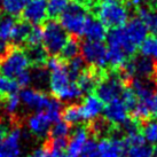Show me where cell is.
<instances>
[{
  "label": "cell",
  "instance_id": "obj_32",
  "mask_svg": "<svg viewBox=\"0 0 157 157\" xmlns=\"http://www.w3.org/2000/svg\"><path fill=\"white\" fill-rule=\"evenodd\" d=\"M142 136L149 144H157V119L148 121L142 127Z\"/></svg>",
  "mask_w": 157,
  "mask_h": 157
},
{
  "label": "cell",
  "instance_id": "obj_25",
  "mask_svg": "<svg viewBox=\"0 0 157 157\" xmlns=\"http://www.w3.org/2000/svg\"><path fill=\"white\" fill-rule=\"evenodd\" d=\"M62 118L69 125H78L83 122L82 110L78 105H70L62 110Z\"/></svg>",
  "mask_w": 157,
  "mask_h": 157
},
{
  "label": "cell",
  "instance_id": "obj_22",
  "mask_svg": "<svg viewBox=\"0 0 157 157\" xmlns=\"http://www.w3.org/2000/svg\"><path fill=\"white\" fill-rule=\"evenodd\" d=\"M30 23L25 22V21L15 22V25H14L13 31H12V36H10V40L15 45L25 44L26 38H28V36L30 33Z\"/></svg>",
  "mask_w": 157,
  "mask_h": 157
},
{
  "label": "cell",
  "instance_id": "obj_28",
  "mask_svg": "<svg viewBox=\"0 0 157 157\" xmlns=\"http://www.w3.org/2000/svg\"><path fill=\"white\" fill-rule=\"evenodd\" d=\"M124 155L126 157H154L153 147L147 142L125 147Z\"/></svg>",
  "mask_w": 157,
  "mask_h": 157
},
{
  "label": "cell",
  "instance_id": "obj_35",
  "mask_svg": "<svg viewBox=\"0 0 157 157\" xmlns=\"http://www.w3.org/2000/svg\"><path fill=\"white\" fill-rule=\"evenodd\" d=\"M21 103H22L21 98H20L17 93L9 94V95L5 96L4 99V109L8 115H14V113H17Z\"/></svg>",
  "mask_w": 157,
  "mask_h": 157
},
{
  "label": "cell",
  "instance_id": "obj_2",
  "mask_svg": "<svg viewBox=\"0 0 157 157\" xmlns=\"http://www.w3.org/2000/svg\"><path fill=\"white\" fill-rule=\"evenodd\" d=\"M48 86L55 99L64 102H75L83 95V92L80 91L77 83L70 78L64 63L49 71Z\"/></svg>",
  "mask_w": 157,
  "mask_h": 157
},
{
  "label": "cell",
  "instance_id": "obj_48",
  "mask_svg": "<svg viewBox=\"0 0 157 157\" xmlns=\"http://www.w3.org/2000/svg\"><path fill=\"white\" fill-rule=\"evenodd\" d=\"M148 1L153 5V6H156V7H157V0H148Z\"/></svg>",
  "mask_w": 157,
  "mask_h": 157
},
{
  "label": "cell",
  "instance_id": "obj_21",
  "mask_svg": "<svg viewBox=\"0 0 157 157\" xmlns=\"http://www.w3.org/2000/svg\"><path fill=\"white\" fill-rule=\"evenodd\" d=\"M140 54L157 62V35L147 36L146 39L139 46Z\"/></svg>",
  "mask_w": 157,
  "mask_h": 157
},
{
  "label": "cell",
  "instance_id": "obj_36",
  "mask_svg": "<svg viewBox=\"0 0 157 157\" xmlns=\"http://www.w3.org/2000/svg\"><path fill=\"white\" fill-rule=\"evenodd\" d=\"M62 110L63 109H62V105H61V102H60V100L52 99L45 111H46V113L48 115V117L51 118V121H52L53 124H54V123L61 121Z\"/></svg>",
  "mask_w": 157,
  "mask_h": 157
},
{
  "label": "cell",
  "instance_id": "obj_31",
  "mask_svg": "<svg viewBox=\"0 0 157 157\" xmlns=\"http://www.w3.org/2000/svg\"><path fill=\"white\" fill-rule=\"evenodd\" d=\"M18 88L20 86L15 79L0 74V95L7 96L9 94H14L18 91Z\"/></svg>",
  "mask_w": 157,
  "mask_h": 157
},
{
  "label": "cell",
  "instance_id": "obj_43",
  "mask_svg": "<svg viewBox=\"0 0 157 157\" xmlns=\"http://www.w3.org/2000/svg\"><path fill=\"white\" fill-rule=\"evenodd\" d=\"M123 128L124 131L126 132V134L128 133H133V132H138L139 131V122L135 121V119H127V122L123 125Z\"/></svg>",
  "mask_w": 157,
  "mask_h": 157
},
{
  "label": "cell",
  "instance_id": "obj_1",
  "mask_svg": "<svg viewBox=\"0 0 157 157\" xmlns=\"http://www.w3.org/2000/svg\"><path fill=\"white\" fill-rule=\"evenodd\" d=\"M105 38L108 43V64L113 69H122L128 59L134 55L138 47L128 39L123 26L111 29Z\"/></svg>",
  "mask_w": 157,
  "mask_h": 157
},
{
  "label": "cell",
  "instance_id": "obj_26",
  "mask_svg": "<svg viewBox=\"0 0 157 157\" xmlns=\"http://www.w3.org/2000/svg\"><path fill=\"white\" fill-rule=\"evenodd\" d=\"M47 54L48 53L46 52V49L43 45L32 46V47H29V49L26 51V55L30 60V63H32L36 67L45 66V63L48 59Z\"/></svg>",
  "mask_w": 157,
  "mask_h": 157
},
{
  "label": "cell",
  "instance_id": "obj_14",
  "mask_svg": "<svg viewBox=\"0 0 157 157\" xmlns=\"http://www.w3.org/2000/svg\"><path fill=\"white\" fill-rule=\"evenodd\" d=\"M53 125V122L48 117L45 110L36 111L33 115H31L28 118V128L30 133L37 136V138H45L49 134L51 127Z\"/></svg>",
  "mask_w": 157,
  "mask_h": 157
},
{
  "label": "cell",
  "instance_id": "obj_40",
  "mask_svg": "<svg viewBox=\"0 0 157 157\" xmlns=\"http://www.w3.org/2000/svg\"><path fill=\"white\" fill-rule=\"evenodd\" d=\"M79 157H100L99 150H98V144L95 140L90 139L87 141L86 146L84 147L83 151Z\"/></svg>",
  "mask_w": 157,
  "mask_h": 157
},
{
  "label": "cell",
  "instance_id": "obj_29",
  "mask_svg": "<svg viewBox=\"0 0 157 157\" xmlns=\"http://www.w3.org/2000/svg\"><path fill=\"white\" fill-rule=\"evenodd\" d=\"M67 70H68L70 78L75 82L86 70V62L84 61L82 56H76L69 60L68 64H67Z\"/></svg>",
  "mask_w": 157,
  "mask_h": 157
},
{
  "label": "cell",
  "instance_id": "obj_44",
  "mask_svg": "<svg viewBox=\"0 0 157 157\" xmlns=\"http://www.w3.org/2000/svg\"><path fill=\"white\" fill-rule=\"evenodd\" d=\"M29 157H49V150L46 146L40 147V148L36 149L33 153H31Z\"/></svg>",
  "mask_w": 157,
  "mask_h": 157
},
{
  "label": "cell",
  "instance_id": "obj_39",
  "mask_svg": "<svg viewBox=\"0 0 157 157\" xmlns=\"http://www.w3.org/2000/svg\"><path fill=\"white\" fill-rule=\"evenodd\" d=\"M68 141L63 138H51L47 144V147L49 151H66Z\"/></svg>",
  "mask_w": 157,
  "mask_h": 157
},
{
  "label": "cell",
  "instance_id": "obj_11",
  "mask_svg": "<svg viewBox=\"0 0 157 157\" xmlns=\"http://www.w3.org/2000/svg\"><path fill=\"white\" fill-rule=\"evenodd\" d=\"M23 132L20 127H14L8 132L2 144H0V157L20 156L22 150Z\"/></svg>",
  "mask_w": 157,
  "mask_h": 157
},
{
  "label": "cell",
  "instance_id": "obj_5",
  "mask_svg": "<svg viewBox=\"0 0 157 157\" xmlns=\"http://www.w3.org/2000/svg\"><path fill=\"white\" fill-rule=\"evenodd\" d=\"M30 67V60L26 52L18 47L8 49L0 59V74L15 79Z\"/></svg>",
  "mask_w": 157,
  "mask_h": 157
},
{
  "label": "cell",
  "instance_id": "obj_19",
  "mask_svg": "<svg viewBox=\"0 0 157 157\" xmlns=\"http://www.w3.org/2000/svg\"><path fill=\"white\" fill-rule=\"evenodd\" d=\"M107 28L98 18L88 16L83 32V36L86 38V40L103 41V39L107 37Z\"/></svg>",
  "mask_w": 157,
  "mask_h": 157
},
{
  "label": "cell",
  "instance_id": "obj_42",
  "mask_svg": "<svg viewBox=\"0 0 157 157\" xmlns=\"http://www.w3.org/2000/svg\"><path fill=\"white\" fill-rule=\"evenodd\" d=\"M92 128L94 130V131L98 133V134H103V133H105V132L109 130V123L107 122L105 119H95L94 121V124H93V126H92Z\"/></svg>",
  "mask_w": 157,
  "mask_h": 157
},
{
  "label": "cell",
  "instance_id": "obj_33",
  "mask_svg": "<svg viewBox=\"0 0 157 157\" xmlns=\"http://www.w3.org/2000/svg\"><path fill=\"white\" fill-rule=\"evenodd\" d=\"M70 134H71L70 125L64 121H59V122L54 123L52 127H51V131H49V136L51 138H63V139H67Z\"/></svg>",
  "mask_w": 157,
  "mask_h": 157
},
{
  "label": "cell",
  "instance_id": "obj_23",
  "mask_svg": "<svg viewBox=\"0 0 157 157\" xmlns=\"http://www.w3.org/2000/svg\"><path fill=\"white\" fill-rule=\"evenodd\" d=\"M29 0H1V8L9 16L16 17L23 13Z\"/></svg>",
  "mask_w": 157,
  "mask_h": 157
},
{
  "label": "cell",
  "instance_id": "obj_24",
  "mask_svg": "<svg viewBox=\"0 0 157 157\" xmlns=\"http://www.w3.org/2000/svg\"><path fill=\"white\" fill-rule=\"evenodd\" d=\"M138 17H140L154 35H157V10L146 7H138Z\"/></svg>",
  "mask_w": 157,
  "mask_h": 157
},
{
  "label": "cell",
  "instance_id": "obj_38",
  "mask_svg": "<svg viewBox=\"0 0 157 157\" xmlns=\"http://www.w3.org/2000/svg\"><path fill=\"white\" fill-rule=\"evenodd\" d=\"M121 100L123 101V103L126 105V108L128 111H131L135 107V105L138 103V96L135 95V93L133 92L131 87H127L123 90V93L121 95Z\"/></svg>",
  "mask_w": 157,
  "mask_h": 157
},
{
  "label": "cell",
  "instance_id": "obj_16",
  "mask_svg": "<svg viewBox=\"0 0 157 157\" xmlns=\"http://www.w3.org/2000/svg\"><path fill=\"white\" fill-rule=\"evenodd\" d=\"M100 157H122L125 151L124 140L117 136L102 138L96 141Z\"/></svg>",
  "mask_w": 157,
  "mask_h": 157
},
{
  "label": "cell",
  "instance_id": "obj_45",
  "mask_svg": "<svg viewBox=\"0 0 157 157\" xmlns=\"http://www.w3.org/2000/svg\"><path fill=\"white\" fill-rule=\"evenodd\" d=\"M9 132V124L5 122H0V144H2L5 138L7 136Z\"/></svg>",
  "mask_w": 157,
  "mask_h": 157
},
{
  "label": "cell",
  "instance_id": "obj_18",
  "mask_svg": "<svg viewBox=\"0 0 157 157\" xmlns=\"http://www.w3.org/2000/svg\"><path fill=\"white\" fill-rule=\"evenodd\" d=\"M88 140H90V132L86 127L78 126L77 128H75L67 144V153L71 157H79Z\"/></svg>",
  "mask_w": 157,
  "mask_h": 157
},
{
  "label": "cell",
  "instance_id": "obj_3",
  "mask_svg": "<svg viewBox=\"0 0 157 157\" xmlns=\"http://www.w3.org/2000/svg\"><path fill=\"white\" fill-rule=\"evenodd\" d=\"M98 20L105 28H122L130 20V10L122 0H101L96 6Z\"/></svg>",
  "mask_w": 157,
  "mask_h": 157
},
{
  "label": "cell",
  "instance_id": "obj_9",
  "mask_svg": "<svg viewBox=\"0 0 157 157\" xmlns=\"http://www.w3.org/2000/svg\"><path fill=\"white\" fill-rule=\"evenodd\" d=\"M123 79L118 75H109L99 79L95 86V95L103 103H109L121 98L124 90Z\"/></svg>",
  "mask_w": 157,
  "mask_h": 157
},
{
  "label": "cell",
  "instance_id": "obj_7",
  "mask_svg": "<svg viewBox=\"0 0 157 157\" xmlns=\"http://www.w3.org/2000/svg\"><path fill=\"white\" fill-rule=\"evenodd\" d=\"M80 53L86 64L102 70L108 66V48L102 41L85 40L80 45Z\"/></svg>",
  "mask_w": 157,
  "mask_h": 157
},
{
  "label": "cell",
  "instance_id": "obj_6",
  "mask_svg": "<svg viewBox=\"0 0 157 157\" xmlns=\"http://www.w3.org/2000/svg\"><path fill=\"white\" fill-rule=\"evenodd\" d=\"M68 40V33L55 20H49L43 28V46L48 54L56 55Z\"/></svg>",
  "mask_w": 157,
  "mask_h": 157
},
{
  "label": "cell",
  "instance_id": "obj_10",
  "mask_svg": "<svg viewBox=\"0 0 157 157\" xmlns=\"http://www.w3.org/2000/svg\"><path fill=\"white\" fill-rule=\"evenodd\" d=\"M20 98H21V102L25 107L36 111L46 110L52 100V98H49L44 92L29 87H24V90L20 94Z\"/></svg>",
  "mask_w": 157,
  "mask_h": 157
},
{
  "label": "cell",
  "instance_id": "obj_8",
  "mask_svg": "<svg viewBox=\"0 0 157 157\" xmlns=\"http://www.w3.org/2000/svg\"><path fill=\"white\" fill-rule=\"evenodd\" d=\"M119 71L122 72L119 75L122 79H130L133 77L146 79L155 74L156 66L153 60L140 55L127 61Z\"/></svg>",
  "mask_w": 157,
  "mask_h": 157
},
{
  "label": "cell",
  "instance_id": "obj_52",
  "mask_svg": "<svg viewBox=\"0 0 157 157\" xmlns=\"http://www.w3.org/2000/svg\"><path fill=\"white\" fill-rule=\"evenodd\" d=\"M100 1H101V0H100Z\"/></svg>",
  "mask_w": 157,
  "mask_h": 157
},
{
  "label": "cell",
  "instance_id": "obj_15",
  "mask_svg": "<svg viewBox=\"0 0 157 157\" xmlns=\"http://www.w3.org/2000/svg\"><path fill=\"white\" fill-rule=\"evenodd\" d=\"M79 107L82 110L83 119L87 122H94L95 119H98L105 109L103 102L95 94H92V93H88L84 98L83 102Z\"/></svg>",
  "mask_w": 157,
  "mask_h": 157
},
{
  "label": "cell",
  "instance_id": "obj_50",
  "mask_svg": "<svg viewBox=\"0 0 157 157\" xmlns=\"http://www.w3.org/2000/svg\"><path fill=\"white\" fill-rule=\"evenodd\" d=\"M0 6H1V0H0Z\"/></svg>",
  "mask_w": 157,
  "mask_h": 157
},
{
  "label": "cell",
  "instance_id": "obj_47",
  "mask_svg": "<svg viewBox=\"0 0 157 157\" xmlns=\"http://www.w3.org/2000/svg\"><path fill=\"white\" fill-rule=\"evenodd\" d=\"M153 156L154 157H157V144H155V147L153 148Z\"/></svg>",
  "mask_w": 157,
  "mask_h": 157
},
{
  "label": "cell",
  "instance_id": "obj_17",
  "mask_svg": "<svg viewBox=\"0 0 157 157\" xmlns=\"http://www.w3.org/2000/svg\"><path fill=\"white\" fill-rule=\"evenodd\" d=\"M123 29L128 37V39L131 40L136 47H139L140 44L148 36V28L144 24V21L138 16L130 18L126 24L123 26Z\"/></svg>",
  "mask_w": 157,
  "mask_h": 157
},
{
  "label": "cell",
  "instance_id": "obj_46",
  "mask_svg": "<svg viewBox=\"0 0 157 157\" xmlns=\"http://www.w3.org/2000/svg\"><path fill=\"white\" fill-rule=\"evenodd\" d=\"M49 157H71L66 151H49Z\"/></svg>",
  "mask_w": 157,
  "mask_h": 157
},
{
  "label": "cell",
  "instance_id": "obj_20",
  "mask_svg": "<svg viewBox=\"0 0 157 157\" xmlns=\"http://www.w3.org/2000/svg\"><path fill=\"white\" fill-rule=\"evenodd\" d=\"M99 79H100L99 75L96 72L85 70L77 78V85L83 93H91L93 90H95V86L99 82Z\"/></svg>",
  "mask_w": 157,
  "mask_h": 157
},
{
  "label": "cell",
  "instance_id": "obj_37",
  "mask_svg": "<svg viewBox=\"0 0 157 157\" xmlns=\"http://www.w3.org/2000/svg\"><path fill=\"white\" fill-rule=\"evenodd\" d=\"M25 44L29 45V47L43 45V29L39 28L38 25L31 28L30 33L26 38Z\"/></svg>",
  "mask_w": 157,
  "mask_h": 157
},
{
  "label": "cell",
  "instance_id": "obj_12",
  "mask_svg": "<svg viewBox=\"0 0 157 157\" xmlns=\"http://www.w3.org/2000/svg\"><path fill=\"white\" fill-rule=\"evenodd\" d=\"M105 119L111 125L123 126L128 119V109L123 103L121 98L107 103V107L103 109Z\"/></svg>",
  "mask_w": 157,
  "mask_h": 157
},
{
  "label": "cell",
  "instance_id": "obj_49",
  "mask_svg": "<svg viewBox=\"0 0 157 157\" xmlns=\"http://www.w3.org/2000/svg\"><path fill=\"white\" fill-rule=\"evenodd\" d=\"M154 95H155L157 98V83H156V85H155V90H154Z\"/></svg>",
  "mask_w": 157,
  "mask_h": 157
},
{
  "label": "cell",
  "instance_id": "obj_51",
  "mask_svg": "<svg viewBox=\"0 0 157 157\" xmlns=\"http://www.w3.org/2000/svg\"><path fill=\"white\" fill-rule=\"evenodd\" d=\"M16 157H21V156H16Z\"/></svg>",
  "mask_w": 157,
  "mask_h": 157
},
{
  "label": "cell",
  "instance_id": "obj_27",
  "mask_svg": "<svg viewBox=\"0 0 157 157\" xmlns=\"http://www.w3.org/2000/svg\"><path fill=\"white\" fill-rule=\"evenodd\" d=\"M15 25V20L9 15H0V43L8 44L12 31Z\"/></svg>",
  "mask_w": 157,
  "mask_h": 157
},
{
  "label": "cell",
  "instance_id": "obj_41",
  "mask_svg": "<svg viewBox=\"0 0 157 157\" xmlns=\"http://www.w3.org/2000/svg\"><path fill=\"white\" fill-rule=\"evenodd\" d=\"M15 80L17 82L20 87H28V86L32 83V72H31L29 69L25 70V71L22 72L20 76H17V77L15 78Z\"/></svg>",
  "mask_w": 157,
  "mask_h": 157
},
{
  "label": "cell",
  "instance_id": "obj_4",
  "mask_svg": "<svg viewBox=\"0 0 157 157\" xmlns=\"http://www.w3.org/2000/svg\"><path fill=\"white\" fill-rule=\"evenodd\" d=\"M88 12L86 5L78 0L69 1L64 12L60 15V24L74 37L83 36L84 28L88 18Z\"/></svg>",
  "mask_w": 157,
  "mask_h": 157
},
{
  "label": "cell",
  "instance_id": "obj_30",
  "mask_svg": "<svg viewBox=\"0 0 157 157\" xmlns=\"http://www.w3.org/2000/svg\"><path fill=\"white\" fill-rule=\"evenodd\" d=\"M79 53H80V44L78 43V40L76 38H68L60 54H61L62 60H68L69 61L71 59L78 56Z\"/></svg>",
  "mask_w": 157,
  "mask_h": 157
},
{
  "label": "cell",
  "instance_id": "obj_34",
  "mask_svg": "<svg viewBox=\"0 0 157 157\" xmlns=\"http://www.w3.org/2000/svg\"><path fill=\"white\" fill-rule=\"evenodd\" d=\"M69 0H47V15L52 18L60 16L67 8Z\"/></svg>",
  "mask_w": 157,
  "mask_h": 157
},
{
  "label": "cell",
  "instance_id": "obj_13",
  "mask_svg": "<svg viewBox=\"0 0 157 157\" xmlns=\"http://www.w3.org/2000/svg\"><path fill=\"white\" fill-rule=\"evenodd\" d=\"M22 14L25 22L39 25L48 16L47 0H29Z\"/></svg>",
  "mask_w": 157,
  "mask_h": 157
}]
</instances>
